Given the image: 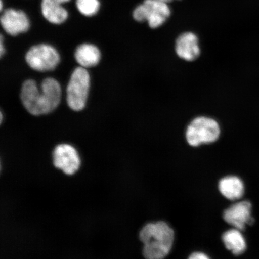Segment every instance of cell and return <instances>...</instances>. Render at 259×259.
<instances>
[{"label": "cell", "mask_w": 259, "mask_h": 259, "mask_svg": "<svg viewBox=\"0 0 259 259\" xmlns=\"http://www.w3.org/2000/svg\"><path fill=\"white\" fill-rule=\"evenodd\" d=\"M0 116H1V119H0V120H1V123H2V122L3 121V115L2 113H1V115H0Z\"/></svg>", "instance_id": "20"}, {"label": "cell", "mask_w": 259, "mask_h": 259, "mask_svg": "<svg viewBox=\"0 0 259 259\" xmlns=\"http://www.w3.org/2000/svg\"><path fill=\"white\" fill-rule=\"evenodd\" d=\"M139 237L143 244L142 254L145 259H164L172 248L175 232L167 223L159 221L145 225Z\"/></svg>", "instance_id": "2"}, {"label": "cell", "mask_w": 259, "mask_h": 259, "mask_svg": "<svg viewBox=\"0 0 259 259\" xmlns=\"http://www.w3.org/2000/svg\"><path fill=\"white\" fill-rule=\"evenodd\" d=\"M54 166L68 176L77 173L81 166L78 153L73 146L60 144L55 148L53 154Z\"/></svg>", "instance_id": "7"}, {"label": "cell", "mask_w": 259, "mask_h": 259, "mask_svg": "<svg viewBox=\"0 0 259 259\" xmlns=\"http://www.w3.org/2000/svg\"><path fill=\"white\" fill-rule=\"evenodd\" d=\"M158 1H160L161 2L167 3V4H168V3L173 2V1H174V0H158Z\"/></svg>", "instance_id": "18"}, {"label": "cell", "mask_w": 259, "mask_h": 259, "mask_svg": "<svg viewBox=\"0 0 259 259\" xmlns=\"http://www.w3.org/2000/svg\"><path fill=\"white\" fill-rule=\"evenodd\" d=\"M90 87V76L85 68H76L67 87V103L74 111L85 108Z\"/></svg>", "instance_id": "3"}, {"label": "cell", "mask_w": 259, "mask_h": 259, "mask_svg": "<svg viewBox=\"0 0 259 259\" xmlns=\"http://www.w3.org/2000/svg\"><path fill=\"white\" fill-rule=\"evenodd\" d=\"M251 203L245 200L233 204L223 212L225 221L234 228L242 231L246 225H252L254 220L251 215Z\"/></svg>", "instance_id": "8"}, {"label": "cell", "mask_w": 259, "mask_h": 259, "mask_svg": "<svg viewBox=\"0 0 259 259\" xmlns=\"http://www.w3.org/2000/svg\"><path fill=\"white\" fill-rule=\"evenodd\" d=\"M69 1L70 0H42V14L52 24L63 23L68 17V13L61 5Z\"/></svg>", "instance_id": "11"}, {"label": "cell", "mask_w": 259, "mask_h": 259, "mask_svg": "<svg viewBox=\"0 0 259 259\" xmlns=\"http://www.w3.org/2000/svg\"><path fill=\"white\" fill-rule=\"evenodd\" d=\"M188 259H210L206 254L202 252H194Z\"/></svg>", "instance_id": "16"}, {"label": "cell", "mask_w": 259, "mask_h": 259, "mask_svg": "<svg viewBox=\"0 0 259 259\" xmlns=\"http://www.w3.org/2000/svg\"><path fill=\"white\" fill-rule=\"evenodd\" d=\"M21 99L24 108L31 115L48 114L60 104L61 86L57 80L48 77L42 82L40 91L35 81L29 79L22 86Z\"/></svg>", "instance_id": "1"}, {"label": "cell", "mask_w": 259, "mask_h": 259, "mask_svg": "<svg viewBox=\"0 0 259 259\" xmlns=\"http://www.w3.org/2000/svg\"><path fill=\"white\" fill-rule=\"evenodd\" d=\"M176 51L178 57L184 60H195L200 53L198 38L192 32L181 34L176 41Z\"/></svg>", "instance_id": "10"}, {"label": "cell", "mask_w": 259, "mask_h": 259, "mask_svg": "<svg viewBox=\"0 0 259 259\" xmlns=\"http://www.w3.org/2000/svg\"><path fill=\"white\" fill-rule=\"evenodd\" d=\"M2 9H3V2H2V0H0V10H1V11H2Z\"/></svg>", "instance_id": "19"}, {"label": "cell", "mask_w": 259, "mask_h": 259, "mask_svg": "<svg viewBox=\"0 0 259 259\" xmlns=\"http://www.w3.org/2000/svg\"><path fill=\"white\" fill-rule=\"evenodd\" d=\"M0 19L3 28L12 36L27 31L30 27V22L27 16L21 11L13 9H6Z\"/></svg>", "instance_id": "9"}, {"label": "cell", "mask_w": 259, "mask_h": 259, "mask_svg": "<svg viewBox=\"0 0 259 259\" xmlns=\"http://www.w3.org/2000/svg\"><path fill=\"white\" fill-rule=\"evenodd\" d=\"M220 135V128L218 122L205 116L194 119L186 131L188 144L193 147L213 143L218 140Z\"/></svg>", "instance_id": "4"}, {"label": "cell", "mask_w": 259, "mask_h": 259, "mask_svg": "<svg viewBox=\"0 0 259 259\" xmlns=\"http://www.w3.org/2000/svg\"><path fill=\"white\" fill-rule=\"evenodd\" d=\"M222 241L227 250L235 255H241L247 248L245 239L241 231L237 229H230L222 235Z\"/></svg>", "instance_id": "14"}, {"label": "cell", "mask_w": 259, "mask_h": 259, "mask_svg": "<svg viewBox=\"0 0 259 259\" xmlns=\"http://www.w3.org/2000/svg\"><path fill=\"white\" fill-rule=\"evenodd\" d=\"M5 53V49L4 48V45H3V35H1V38H0V56L2 57L3 54Z\"/></svg>", "instance_id": "17"}, {"label": "cell", "mask_w": 259, "mask_h": 259, "mask_svg": "<svg viewBox=\"0 0 259 259\" xmlns=\"http://www.w3.org/2000/svg\"><path fill=\"white\" fill-rule=\"evenodd\" d=\"M25 60L32 69L44 72L56 69L60 63V56L56 49L51 45L40 44L29 50Z\"/></svg>", "instance_id": "6"}, {"label": "cell", "mask_w": 259, "mask_h": 259, "mask_svg": "<svg viewBox=\"0 0 259 259\" xmlns=\"http://www.w3.org/2000/svg\"><path fill=\"white\" fill-rule=\"evenodd\" d=\"M170 15V9L168 4L158 0H145L133 13L136 21H147L152 28L160 27Z\"/></svg>", "instance_id": "5"}, {"label": "cell", "mask_w": 259, "mask_h": 259, "mask_svg": "<svg viewBox=\"0 0 259 259\" xmlns=\"http://www.w3.org/2000/svg\"><path fill=\"white\" fill-rule=\"evenodd\" d=\"M74 57L80 67L87 69L95 67L99 63L101 53L95 45L85 44L77 48Z\"/></svg>", "instance_id": "13"}, {"label": "cell", "mask_w": 259, "mask_h": 259, "mask_svg": "<svg viewBox=\"0 0 259 259\" xmlns=\"http://www.w3.org/2000/svg\"><path fill=\"white\" fill-rule=\"evenodd\" d=\"M76 6L82 15L92 16L99 11L100 3L98 0H76Z\"/></svg>", "instance_id": "15"}, {"label": "cell", "mask_w": 259, "mask_h": 259, "mask_svg": "<svg viewBox=\"0 0 259 259\" xmlns=\"http://www.w3.org/2000/svg\"><path fill=\"white\" fill-rule=\"evenodd\" d=\"M219 192L229 200H237L242 198L245 192L244 183L235 176L223 178L219 183Z\"/></svg>", "instance_id": "12"}]
</instances>
